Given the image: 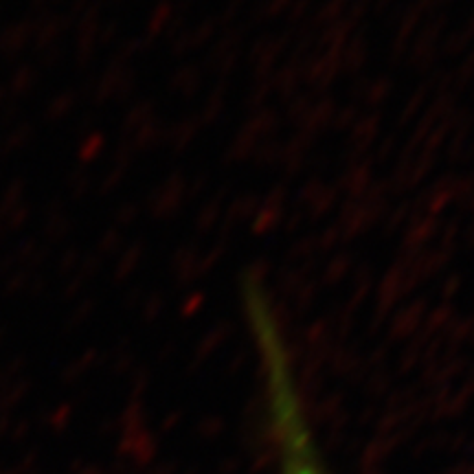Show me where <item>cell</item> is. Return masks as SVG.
<instances>
[{"label":"cell","mask_w":474,"mask_h":474,"mask_svg":"<svg viewBox=\"0 0 474 474\" xmlns=\"http://www.w3.org/2000/svg\"><path fill=\"white\" fill-rule=\"evenodd\" d=\"M250 332L257 343V351H260L266 367L274 422L279 426L284 439V452H286L284 474H316L314 463L310 459V444L301 418V408L299 402H296V389L288 356L290 349L286 345L279 321L272 319V316H262V319H257L250 325Z\"/></svg>","instance_id":"cell-1"}]
</instances>
